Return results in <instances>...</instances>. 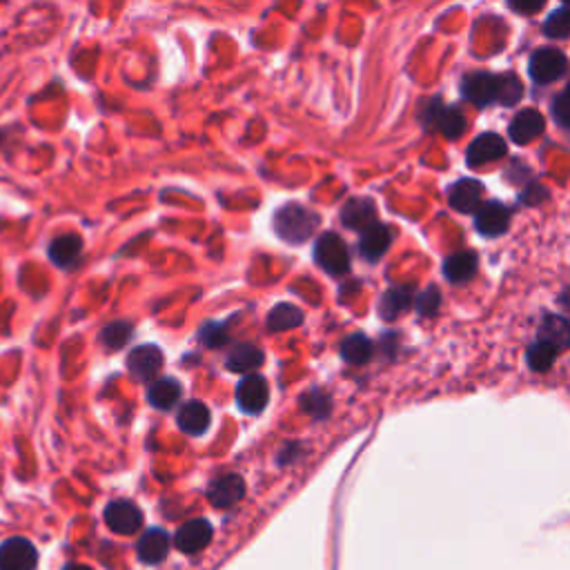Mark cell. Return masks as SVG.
<instances>
[{"mask_svg": "<svg viewBox=\"0 0 570 570\" xmlns=\"http://www.w3.org/2000/svg\"><path fill=\"white\" fill-rule=\"evenodd\" d=\"M423 125L428 130L441 131L446 139L455 140L466 131V116L457 107L441 105L440 99L430 101V105L423 107Z\"/></svg>", "mask_w": 570, "mask_h": 570, "instance_id": "cell-3", "label": "cell"}, {"mask_svg": "<svg viewBox=\"0 0 570 570\" xmlns=\"http://www.w3.org/2000/svg\"><path fill=\"white\" fill-rule=\"evenodd\" d=\"M299 406L305 415L314 419H325L330 415V411H333V399H330L324 390L314 388L299 399Z\"/></svg>", "mask_w": 570, "mask_h": 570, "instance_id": "cell-28", "label": "cell"}, {"mask_svg": "<svg viewBox=\"0 0 570 570\" xmlns=\"http://www.w3.org/2000/svg\"><path fill=\"white\" fill-rule=\"evenodd\" d=\"M227 324H218V321H209L198 333V341L208 348H221L227 343Z\"/></svg>", "mask_w": 570, "mask_h": 570, "instance_id": "cell-33", "label": "cell"}, {"mask_svg": "<svg viewBox=\"0 0 570 570\" xmlns=\"http://www.w3.org/2000/svg\"><path fill=\"white\" fill-rule=\"evenodd\" d=\"M557 354L559 350L555 348V345L544 343V341H535L528 348V353H526V359H528L530 370H535V372H546V370H550V365L555 363Z\"/></svg>", "mask_w": 570, "mask_h": 570, "instance_id": "cell-29", "label": "cell"}, {"mask_svg": "<svg viewBox=\"0 0 570 570\" xmlns=\"http://www.w3.org/2000/svg\"><path fill=\"white\" fill-rule=\"evenodd\" d=\"M316 266L330 276H341L350 270V252L343 238L334 232H325L314 243Z\"/></svg>", "mask_w": 570, "mask_h": 570, "instance_id": "cell-2", "label": "cell"}, {"mask_svg": "<svg viewBox=\"0 0 570 570\" xmlns=\"http://www.w3.org/2000/svg\"><path fill=\"white\" fill-rule=\"evenodd\" d=\"M390 241H392V232L383 223H372L370 227H365L362 232V241H359V255L365 261L374 263L382 259L388 252Z\"/></svg>", "mask_w": 570, "mask_h": 570, "instance_id": "cell-15", "label": "cell"}, {"mask_svg": "<svg viewBox=\"0 0 570 570\" xmlns=\"http://www.w3.org/2000/svg\"><path fill=\"white\" fill-rule=\"evenodd\" d=\"M209 411L206 403L201 401H188L185 406L179 411V417H177V423L179 428H181L183 432H188V435H203V432L209 428Z\"/></svg>", "mask_w": 570, "mask_h": 570, "instance_id": "cell-20", "label": "cell"}, {"mask_svg": "<svg viewBox=\"0 0 570 570\" xmlns=\"http://www.w3.org/2000/svg\"><path fill=\"white\" fill-rule=\"evenodd\" d=\"M136 553H139V559L145 564H160L169 553V537L165 530L152 528L139 539V546H136Z\"/></svg>", "mask_w": 570, "mask_h": 570, "instance_id": "cell-18", "label": "cell"}, {"mask_svg": "<svg viewBox=\"0 0 570 570\" xmlns=\"http://www.w3.org/2000/svg\"><path fill=\"white\" fill-rule=\"evenodd\" d=\"M38 553L25 537H12L0 546V570H34Z\"/></svg>", "mask_w": 570, "mask_h": 570, "instance_id": "cell-5", "label": "cell"}, {"mask_svg": "<svg viewBox=\"0 0 570 570\" xmlns=\"http://www.w3.org/2000/svg\"><path fill=\"white\" fill-rule=\"evenodd\" d=\"M209 542H212V526H209L208 519L188 521V524L179 528L177 537H174L177 548L185 555L201 553Z\"/></svg>", "mask_w": 570, "mask_h": 570, "instance_id": "cell-13", "label": "cell"}, {"mask_svg": "<svg viewBox=\"0 0 570 570\" xmlns=\"http://www.w3.org/2000/svg\"><path fill=\"white\" fill-rule=\"evenodd\" d=\"M105 524L116 535H134L143 526V513L128 499L111 501L105 508Z\"/></svg>", "mask_w": 570, "mask_h": 570, "instance_id": "cell-6", "label": "cell"}, {"mask_svg": "<svg viewBox=\"0 0 570 570\" xmlns=\"http://www.w3.org/2000/svg\"><path fill=\"white\" fill-rule=\"evenodd\" d=\"M566 111H568V94L566 92H559L553 101V116H555V121H557L559 128H568Z\"/></svg>", "mask_w": 570, "mask_h": 570, "instance_id": "cell-35", "label": "cell"}, {"mask_svg": "<svg viewBox=\"0 0 570 570\" xmlns=\"http://www.w3.org/2000/svg\"><path fill=\"white\" fill-rule=\"evenodd\" d=\"M524 96V85L517 78V74H499V94H497V103L510 107V105H517Z\"/></svg>", "mask_w": 570, "mask_h": 570, "instance_id": "cell-30", "label": "cell"}, {"mask_svg": "<svg viewBox=\"0 0 570 570\" xmlns=\"http://www.w3.org/2000/svg\"><path fill=\"white\" fill-rule=\"evenodd\" d=\"M477 275V255L475 252H457L443 261V276L450 284H466Z\"/></svg>", "mask_w": 570, "mask_h": 570, "instance_id": "cell-21", "label": "cell"}, {"mask_svg": "<svg viewBox=\"0 0 570 570\" xmlns=\"http://www.w3.org/2000/svg\"><path fill=\"white\" fill-rule=\"evenodd\" d=\"M510 226V209L499 201H490L475 212V227L481 237H501Z\"/></svg>", "mask_w": 570, "mask_h": 570, "instance_id": "cell-10", "label": "cell"}, {"mask_svg": "<svg viewBox=\"0 0 570 570\" xmlns=\"http://www.w3.org/2000/svg\"><path fill=\"white\" fill-rule=\"evenodd\" d=\"M440 304H441V292L437 290L435 285L428 287L426 292H421V295H419L415 299V308L421 316L437 314V310H440Z\"/></svg>", "mask_w": 570, "mask_h": 570, "instance_id": "cell-34", "label": "cell"}, {"mask_svg": "<svg viewBox=\"0 0 570 570\" xmlns=\"http://www.w3.org/2000/svg\"><path fill=\"white\" fill-rule=\"evenodd\" d=\"M341 357H343V362L353 365L368 363L370 357H372V341L362 333L350 334V337L341 343Z\"/></svg>", "mask_w": 570, "mask_h": 570, "instance_id": "cell-27", "label": "cell"}, {"mask_svg": "<svg viewBox=\"0 0 570 570\" xmlns=\"http://www.w3.org/2000/svg\"><path fill=\"white\" fill-rule=\"evenodd\" d=\"M341 221L350 230H365L372 223H377V206H374L372 198L359 197L348 201L341 209Z\"/></svg>", "mask_w": 570, "mask_h": 570, "instance_id": "cell-16", "label": "cell"}, {"mask_svg": "<svg viewBox=\"0 0 570 570\" xmlns=\"http://www.w3.org/2000/svg\"><path fill=\"white\" fill-rule=\"evenodd\" d=\"M412 285H394L390 287L386 295L382 296V304H379V314L382 319L386 321H394L399 314H403L415 299H412Z\"/></svg>", "mask_w": 570, "mask_h": 570, "instance_id": "cell-19", "label": "cell"}, {"mask_svg": "<svg viewBox=\"0 0 570 570\" xmlns=\"http://www.w3.org/2000/svg\"><path fill=\"white\" fill-rule=\"evenodd\" d=\"M246 495V481L238 475H223L214 479L208 488V499L214 508H232Z\"/></svg>", "mask_w": 570, "mask_h": 570, "instance_id": "cell-12", "label": "cell"}, {"mask_svg": "<svg viewBox=\"0 0 570 570\" xmlns=\"http://www.w3.org/2000/svg\"><path fill=\"white\" fill-rule=\"evenodd\" d=\"M65 570H92L90 566H82V564H70Z\"/></svg>", "mask_w": 570, "mask_h": 570, "instance_id": "cell-37", "label": "cell"}, {"mask_svg": "<svg viewBox=\"0 0 570 570\" xmlns=\"http://www.w3.org/2000/svg\"><path fill=\"white\" fill-rule=\"evenodd\" d=\"M82 252V241L78 234H63L50 243V259L58 267L74 266Z\"/></svg>", "mask_w": 570, "mask_h": 570, "instance_id": "cell-22", "label": "cell"}, {"mask_svg": "<svg viewBox=\"0 0 570 570\" xmlns=\"http://www.w3.org/2000/svg\"><path fill=\"white\" fill-rule=\"evenodd\" d=\"M179 397H181V386L174 379H159L148 390V401L156 411H169L177 406Z\"/></svg>", "mask_w": 570, "mask_h": 570, "instance_id": "cell-26", "label": "cell"}, {"mask_svg": "<svg viewBox=\"0 0 570 570\" xmlns=\"http://www.w3.org/2000/svg\"><path fill=\"white\" fill-rule=\"evenodd\" d=\"M131 333H134V328H131V324H128V321H111L110 325H105L103 333H101V341L110 350H119L128 343Z\"/></svg>", "mask_w": 570, "mask_h": 570, "instance_id": "cell-31", "label": "cell"}, {"mask_svg": "<svg viewBox=\"0 0 570 570\" xmlns=\"http://www.w3.org/2000/svg\"><path fill=\"white\" fill-rule=\"evenodd\" d=\"M570 32V18H568V9L566 7H559L546 18L544 23V34L548 38H557V41H564L568 38Z\"/></svg>", "mask_w": 570, "mask_h": 570, "instance_id": "cell-32", "label": "cell"}, {"mask_svg": "<svg viewBox=\"0 0 570 570\" xmlns=\"http://www.w3.org/2000/svg\"><path fill=\"white\" fill-rule=\"evenodd\" d=\"M304 310L292 304H276L267 314V330L270 333H284V330L299 328L304 324Z\"/></svg>", "mask_w": 570, "mask_h": 570, "instance_id": "cell-25", "label": "cell"}, {"mask_svg": "<svg viewBox=\"0 0 570 570\" xmlns=\"http://www.w3.org/2000/svg\"><path fill=\"white\" fill-rule=\"evenodd\" d=\"M568 70V61L562 52L555 47H539L533 52L528 61V72L537 85H548V82L559 81Z\"/></svg>", "mask_w": 570, "mask_h": 570, "instance_id": "cell-4", "label": "cell"}, {"mask_svg": "<svg viewBox=\"0 0 570 570\" xmlns=\"http://www.w3.org/2000/svg\"><path fill=\"white\" fill-rule=\"evenodd\" d=\"M272 223H275V232L281 241L290 243V246H301L316 232L319 217L312 209L299 206V203H287V206L276 209Z\"/></svg>", "mask_w": 570, "mask_h": 570, "instance_id": "cell-1", "label": "cell"}, {"mask_svg": "<svg viewBox=\"0 0 570 570\" xmlns=\"http://www.w3.org/2000/svg\"><path fill=\"white\" fill-rule=\"evenodd\" d=\"M481 197H484V185L475 179H461L448 189L450 208L461 214H475L481 208Z\"/></svg>", "mask_w": 570, "mask_h": 570, "instance_id": "cell-14", "label": "cell"}, {"mask_svg": "<svg viewBox=\"0 0 570 570\" xmlns=\"http://www.w3.org/2000/svg\"><path fill=\"white\" fill-rule=\"evenodd\" d=\"M542 7H544V3H530V5L510 3V9H515V12H521V14H535V12H539Z\"/></svg>", "mask_w": 570, "mask_h": 570, "instance_id": "cell-36", "label": "cell"}, {"mask_svg": "<svg viewBox=\"0 0 570 570\" xmlns=\"http://www.w3.org/2000/svg\"><path fill=\"white\" fill-rule=\"evenodd\" d=\"M263 365V353L252 343L234 345L232 353L227 354L226 368L232 372H255Z\"/></svg>", "mask_w": 570, "mask_h": 570, "instance_id": "cell-23", "label": "cell"}, {"mask_svg": "<svg viewBox=\"0 0 570 570\" xmlns=\"http://www.w3.org/2000/svg\"><path fill=\"white\" fill-rule=\"evenodd\" d=\"M267 399H270L267 382L261 374H247L237 386V403L247 415H261L263 408L267 406Z\"/></svg>", "mask_w": 570, "mask_h": 570, "instance_id": "cell-9", "label": "cell"}, {"mask_svg": "<svg viewBox=\"0 0 570 570\" xmlns=\"http://www.w3.org/2000/svg\"><path fill=\"white\" fill-rule=\"evenodd\" d=\"M128 368L136 382H152L163 368V353L156 345H139L130 353Z\"/></svg>", "mask_w": 570, "mask_h": 570, "instance_id": "cell-11", "label": "cell"}, {"mask_svg": "<svg viewBox=\"0 0 570 570\" xmlns=\"http://www.w3.org/2000/svg\"><path fill=\"white\" fill-rule=\"evenodd\" d=\"M461 94H464L470 103H475L479 107L497 103V94H499V76L488 74V72H475V74H468L464 81H461Z\"/></svg>", "mask_w": 570, "mask_h": 570, "instance_id": "cell-8", "label": "cell"}, {"mask_svg": "<svg viewBox=\"0 0 570 570\" xmlns=\"http://www.w3.org/2000/svg\"><path fill=\"white\" fill-rule=\"evenodd\" d=\"M544 343L555 345V348L562 353L566 350L568 341H570V328H568V321L564 316L557 314H546L542 325H539V339Z\"/></svg>", "mask_w": 570, "mask_h": 570, "instance_id": "cell-24", "label": "cell"}, {"mask_svg": "<svg viewBox=\"0 0 570 570\" xmlns=\"http://www.w3.org/2000/svg\"><path fill=\"white\" fill-rule=\"evenodd\" d=\"M544 131V116L537 110H524L510 123L508 134L513 139V143L517 145H528L530 140H535L537 136H542Z\"/></svg>", "mask_w": 570, "mask_h": 570, "instance_id": "cell-17", "label": "cell"}, {"mask_svg": "<svg viewBox=\"0 0 570 570\" xmlns=\"http://www.w3.org/2000/svg\"><path fill=\"white\" fill-rule=\"evenodd\" d=\"M508 154V148H506L504 139L495 131H486V134L477 136L470 145H468L466 160L468 168H481V165L495 163V160L504 159Z\"/></svg>", "mask_w": 570, "mask_h": 570, "instance_id": "cell-7", "label": "cell"}]
</instances>
